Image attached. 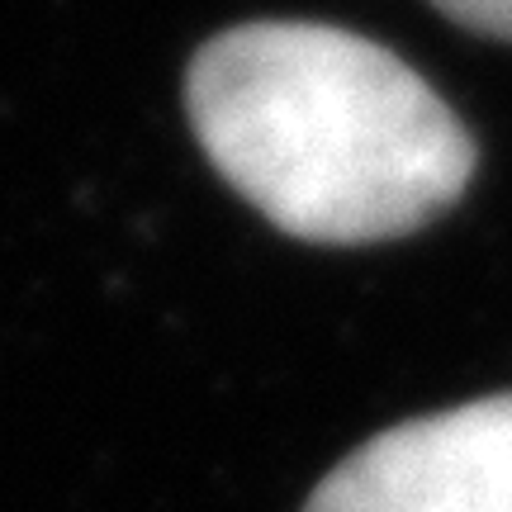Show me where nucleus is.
I'll return each instance as SVG.
<instances>
[{
	"label": "nucleus",
	"mask_w": 512,
	"mask_h": 512,
	"mask_svg": "<svg viewBox=\"0 0 512 512\" xmlns=\"http://www.w3.org/2000/svg\"><path fill=\"white\" fill-rule=\"evenodd\" d=\"M304 512H512V394L370 437L323 475Z\"/></svg>",
	"instance_id": "nucleus-2"
},
{
	"label": "nucleus",
	"mask_w": 512,
	"mask_h": 512,
	"mask_svg": "<svg viewBox=\"0 0 512 512\" xmlns=\"http://www.w3.org/2000/svg\"><path fill=\"white\" fill-rule=\"evenodd\" d=\"M204 157L304 242L418 233L465 195L475 143L403 57L361 34L261 19L209 38L185 72Z\"/></svg>",
	"instance_id": "nucleus-1"
},
{
	"label": "nucleus",
	"mask_w": 512,
	"mask_h": 512,
	"mask_svg": "<svg viewBox=\"0 0 512 512\" xmlns=\"http://www.w3.org/2000/svg\"><path fill=\"white\" fill-rule=\"evenodd\" d=\"M432 5L470 34L512 43V0H432Z\"/></svg>",
	"instance_id": "nucleus-3"
}]
</instances>
